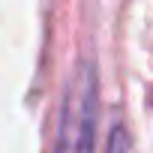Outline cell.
<instances>
[{"mask_svg": "<svg viewBox=\"0 0 153 153\" xmlns=\"http://www.w3.org/2000/svg\"><path fill=\"white\" fill-rule=\"evenodd\" d=\"M132 150V141H129V132L123 123H114L111 132H108V147L105 153H129Z\"/></svg>", "mask_w": 153, "mask_h": 153, "instance_id": "cell-2", "label": "cell"}, {"mask_svg": "<svg viewBox=\"0 0 153 153\" xmlns=\"http://www.w3.org/2000/svg\"><path fill=\"white\" fill-rule=\"evenodd\" d=\"M99 117V72L93 60H78L66 81L54 153H93Z\"/></svg>", "mask_w": 153, "mask_h": 153, "instance_id": "cell-1", "label": "cell"}]
</instances>
